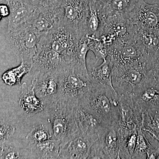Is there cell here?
I'll list each match as a JSON object with an SVG mask.
<instances>
[{
	"label": "cell",
	"instance_id": "cell-1",
	"mask_svg": "<svg viewBox=\"0 0 159 159\" xmlns=\"http://www.w3.org/2000/svg\"><path fill=\"white\" fill-rule=\"evenodd\" d=\"M92 79V87L84 95L80 102L104 125L117 123L119 96L109 87Z\"/></svg>",
	"mask_w": 159,
	"mask_h": 159
},
{
	"label": "cell",
	"instance_id": "cell-2",
	"mask_svg": "<svg viewBox=\"0 0 159 159\" xmlns=\"http://www.w3.org/2000/svg\"><path fill=\"white\" fill-rule=\"evenodd\" d=\"M75 106L57 99L46 107L52 125V139L59 140L61 144L68 141L79 132L74 116Z\"/></svg>",
	"mask_w": 159,
	"mask_h": 159
},
{
	"label": "cell",
	"instance_id": "cell-3",
	"mask_svg": "<svg viewBox=\"0 0 159 159\" xmlns=\"http://www.w3.org/2000/svg\"><path fill=\"white\" fill-rule=\"evenodd\" d=\"M149 76L146 63L113 65V85L119 96L133 95Z\"/></svg>",
	"mask_w": 159,
	"mask_h": 159
},
{
	"label": "cell",
	"instance_id": "cell-4",
	"mask_svg": "<svg viewBox=\"0 0 159 159\" xmlns=\"http://www.w3.org/2000/svg\"><path fill=\"white\" fill-rule=\"evenodd\" d=\"M40 35L31 25L26 22L7 30L6 39L21 61L32 64Z\"/></svg>",
	"mask_w": 159,
	"mask_h": 159
},
{
	"label": "cell",
	"instance_id": "cell-5",
	"mask_svg": "<svg viewBox=\"0 0 159 159\" xmlns=\"http://www.w3.org/2000/svg\"><path fill=\"white\" fill-rule=\"evenodd\" d=\"M58 77L59 93L57 99L74 105L79 103L93 84L92 77L89 80L80 76L74 70L71 63L58 72Z\"/></svg>",
	"mask_w": 159,
	"mask_h": 159
},
{
	"label": "cell",
	"instance_id": "cell-6",
	"mask_svg": "<svg viewBox=\"0 0 159 159\" xmlns=\"http://www.w3.org/2000/svg\"><path fill=\"white\" fill-rule=\"evenodd\" d=\"M70 63L51 48L47 33L40 35L37 51L32 60L30 73L33 76L48 72L58 73Z\"/></svg>",
	"mask_w": 159,
	"mask_h": 159
},
{
	"label": "cell",
	"instance_id": "cell-7",
	"mask_svg": "<svg viewBox=\"0 0 159 159\" xmlns=\"http://www.w3.org/2000/svg\"><path fill=\"white\" fill-rule=\"evenodd\" d=\"M120 136L117 123L105 125L91 148L88 159H120Z\"/></svg>",
	"mask_w": 159,
	"mask_h": 159
},
{
	"label": "cell",
	"instance_id": "cell-8",
	"mask_svg": "<svg viewBox=\"0 0 159 159\" xmlns=\"http://www.w3.org/2000/svg\"><path fill=\"white\" fill-rule=\"evenodd\" d=\"M47 35L52 49L60 54L67 62L71 63L74 61L79 40L75 32L61 21Z\"/></svg>",
	"mask_w": 159,
	"mask_h": 159
},
{
	"label": "cell",
	"instance_id": "cell-9",
	"mask_svg": "<svg viewBox=\"0 0 159 159\" xmlns=\"http://www.w3.org/2000/svg\"><path fill=\"white\" fill-rule=\"evenodd\" d=\"M108 57L113 65L146 63L149 56L136 41H117L109 50Z\"/></svg>",
	"mask_w": 159,
	"mask_h": 159
},
{
	"label": "cell",
	"instance_id": "cell-10",
	"mask_svg": "<svg viewBox=\"0 0 159 159\" xmlns=\"http://www.w3.org/2000/svg\"><path fill=\"white\" fill-rule=\"evenodd\" d=\"M62 8L61 22L82 37V28L89 6L90 0H56Z\"/></svg>",
	"mask_w": 159,
	"mask_h": 159
},
{
	"label": "cell",
	"instance_id": "cell-11",
	"mask_svg": "<svg viewBox=\"0 0 159 159\" xmlns=\"http://www.w3.org/2000/svg\"><path fill=\"white\" fill-rule=\"evenodd\" d=\"M62 8L59 3L39 7L29 16L27 23L39 35L48 33L62 19Z\"/></svg>",
	"mask_w": 159,
	"mask_h": 159
},
{
	"label": "cell",
	"instance_id": "cell-12",
	"mask_svg": "<svg viewBox=\"0 0 159 159\" xmlns=\"http://www.w3.org/2000/svg\"><path fill=\"white\" fill-rule=\"evenodd\" d=\"M127 16L138 28L159 31V5H150L144 0H139Z\"/></svg>",
	"mask_w": 159,
	"mask_h": 159
},
{
	"label": "cell",
	"instance_id": "cell-13",
	"mask_svg": "<svg viewBox=\"0 0 159 159\" xmlns=\"http://www.w3.org/2000/svg\"><path fill=\"white\" fill-rule=\"evenodd\" d=\"M131 96L134 103L142 113L149 110H159V83L152 76L149 75Z\"/></svg>",
	"mask_w": 159,
	"mask_h": 159
},
{
	"label": "cell",
	"instance_id": "cell-14",
	"mask_svg": "<svg viewBox=\"0 0 159 159\" xmlns=\"http://www.w3.org/2000/svg\"><path fill=\"white\" fill-rule=\"evenodd\" d=\"M117 124L121 129L134 130L142 127V112L134 103L131 95L119 96Z\"/></svg>",
	"mask_w": 159,
	"mask_h": 159
},
{
	"label": "cell",
	"instance_id": "cell-15",
	"mask_svg": "<svg viewBox=\"0 0 159 159\" xmlns=\"http://www.w3.org/2000/svg\"><path fill=\"white\" fill-rule=\"evenodd\" d=\"M35 94L46 107L58 98L59 82L58 73L48 72L33 76Z\"/></svg>",
	"mask_w": 159,
	"mask_h": 159
},
{
	"label": "cell",
	"instance_id": "cell-16",
	"mask_svg": "<svg viewBox=\"0 0 159 159\" xmlns=\"http://www.w3.org/2000/svg\"><path fill=\"white\" fill-rule=\"evenodd\" d=\"M106 23V16L100 0H90L88 11L82 28V36L99 37Z\"/></svg>",
	"mask_w": 159,
	"mask_h": 159
},
{
	"label": "cell",
	"instance_id": "cell-17",
	"mask_svg": "<svg viewBox=\"0 0 159 159\" xmlns=\"http://www.w3.org/2000/svg\"><path fill=\"white\" fill-rule=\"evenodd\" d=\"M96 142L80 133L61 144L60 159H88L91 148Z\"/></svg>",
	"mask_w": 159,
	"mask_h": 159
},
{
	"label": "cell",
	"instance_id": "cell-18",
	"mask_svg": "<svg viewBox=\"0 0 159 159\" xmlns=\"http://www.w3.org/2000/svg\"><path fill=\"white\" fill-rule=\"evenodd\" d=\"M74 111L80 133L97 141L99 130L105 125L80 102L75 106Z\"/></svg>",
	"mask_w": 159,
	"mask_h": 159
},
{
	"label": "cell",
	"instance_id": "cell-19",
	"mask_svg": "<svg viewBox=\"0 0 159 159\" xmlns=\"http://www.w3.org/2000/svg\"><path fill=\"white\" fill-rule=\"evenodd\" d=\"M18 100L20 107L28 115H35L45 109L43 102L35 94L33 80L30 85L24 83L20 87Z\"/></svg>",
	"mask_w": 159,
	"mask_h": 159
},
{
	"label": "cell",
	"instance_id": "cell-20",
	"mask_svg": "<svg viewBox=\"0 0 159 159\" xmlns=\"http://www.w3.org/2000/svg\"><path fill=\"white\" fill-rule=\"evenodd\" d=\"M89 50L87 37L84 35L77 42L75 58L71 63L76 73L85 79L90 80L91 75L86 65V57Z\"/></svg>",
	"mask_w": 159,
	"mask_h": 159
},
{
	"label": "cell",
	"instance_id": "cell-21",
	"mask_svg": "<svg viewBox=\"0 0 159 159\" xmlns=\"http://www.w3.org/2000/svg\"><path fill=\"white\" fill-rule=\"evenodd\" d=\"M135 39L149 57L159 50V31L140 29L137 27Z\"/></svg>",
	"mask_w": 159,
	"mask_h": 159
},
{
	"label": "cell",
	"instance_id": "cell-22",
	"mask_svg": "<svg viewBox=\"0 0 159 159\" xmlns=\"http://www.w3.org/2000/svg\"><path fill=\"white\" fill-rule=\"evenodd\" d=\"M107 18L114 15H127L135 8L139 0H100Z\"/></svg>",
	"mask_w": 159,
	"mask_h": 159
},
{
	"label": "cell",
	"instance_id": "cell-23",
	"mask_svg": "<svg viewBox=\"0 0 159 159\" xmlns=\"http://www.w3.org/2000/svg\"><path fill=\"white\" fill-rule=\"evenodd\" d=\"M61 142L51 139L30 147L39 159H60Z\"/></svg>",
	"mask_w": 159,
	"mask_h": 159
},
{
	"label": "cell",
	"instance_id": "cell-24",
	"mask_svg": "<svg viewBox=\"0 0 159 159\" xmlns=\"http://www.w3.org/2000/svg\"><path fill=\"white\" fill-rule=\"evenodd\" d=\"M120 159H133L136 145L137 129L134 130L119 128Z\"/></svg>",
	"mask_w": 159,
	"mask_h": 159
},
{
	"label": "cell",
	"instance_id": "cell-25",
	"mask_svg": "<svg viewBox=\"0 0 159 159\" xmlns=\"http://www.w3.org/2000/svg\"><path fill=\"white\" fill-rule=\"evenodd\" d=\"M108 57L100 65L93 68L91 77L100 84L109 87L116 93L112 82L113 64Z\"/></svg>",
	"mask_w": 159,
	"mask_h": 159
},
{
	"label": "cell",
	"instance_id": "cell-26",
	"mask_svg": "<svg viewBox=\"0 0 159 159\" xmlns=\"http://www.w3.org/2000/svg\"><path fill=\"white\" fill-rule=\"evenodd\" d=\"M32 64L21 61L20 64L14 68L6 71L2 76L3 81L8 85L13 86L20 84L23 77L31 71Z\"/></svg>",
	"mask_w": 159,
	"mask_h": 159
},
{
	"label": "cell",
	"instance_id": "cell-27",
	"mask_svg": "<svg viewBox=\"0 0 159 159\" xmlns=\"http://www.w3.org/2000/svg\"><path fill=\"white\" fill-rule=\"evenodd\" d=\"M142 128L148 134L159 135V110H149L142 112Z\"/></svg>",
	"mask_w": 159,
	"mask_h": 159
},
{
	"label": "cell",
	"instance_id": "cell-28",
	"mask_svg": "<svg viewBox=\"0 0 159 159\" xmlns=\"http://www.w3.org/2000/svg\"><path fill=\"white\" fill-rule=\"evenodd\" d=\"M52 138V134L43 124L33 126L26 137L30 147Z\"/></svg>",
	"mask_w": 159,
	"mask_h": 159
},
{
	"label": "cell",
	"instance_id": "cell-29",
	"mask_svg": "<svg viewBox=\"0 0 159 159\" xmlns=\"http://www.w3.org/2000/svg\"><path fill=\"white\" fill-rule=\"evenodd\" d=\"M86 35L87 37L89 50L93 52L97 62L100 60H106L109 56V48L102 43L98 37Z\"/></svg>",
	"mask_w": 159,
	"mask_h": 159
},
{
	"label": "cell",
	"instance_id": "cell-30",
	"mask_svg": "<svg viewBox=\"0 0 159 159\" xmlns=\"http://www.w3.org/2000/svg\"><path fill=\"white\" fill-rule=\"evenodd\" d=\"M152 147L151 144L143 133L142 127L137 129L136 145L133 159L142 158L147 151Z\"/></svg>",
	"mask_w": 159,
	"mask_h": 159
},
{
	"label": "cell",
	"instance_id": "cell-31",
	"mask_svg": "<svg viewBox=\"0 0 159 159\" xmlns=\"http://www.w3.org/2000/svg\"><path fill=\"white\" fill-rule=\"evenodd\" d=\"M16 129L5 120L0 119V143L6 144V142L13 136Z\"/></svg>",
	"mask_w": 159,
	"mask_h": 159
},
{
	"label": "cell",
	"instance_id": "cell-32",
	"mask_svg": "<svg viewBox=\"0 0 159 159\" xmlns=\"http://www.w3.org/2000/svg\"><path fill=\"white\" fill-rule=\"evenodd\" d=\"M147 68L149 75L155 78H159V49L148 58Z\"/></svg>",
	"mask_w": 159,
	"mask_h": 159
},
{
	"label": "cell",
	"instance_id": "cell-33",
	"mask_svg": "<svg viewBox=\"0 0 159 159\" xmlns=\"http://www.w3.org/2000/svg\"><path fill=\"white\" fill-rule=\"evenodd\" d=\"M22 158L17 150L12 146L6 145L1 159H12Z\"/></svg>",
	"mask_w": 159,
	"mask_h": 159
},
{
	"label": "cell",
	"instance_id": "cell-34",
	"mask_svg": "<svg viewBox=\"0 0 159 159\" xmlns=\"http://www.w3.org/2000/svg\"><path fill=\"white\" fill-rule=\"evenodd\" d=\"M36 8L42 6H47L54 5L57 2L56 0H30Z\"/></svg>",
	"mask_w": 159,
	"mask_h": 159
},
{
	"label": "cell",
	"instance_id": "cell-35",
	"mask_svg": "<svg viewBox=\"0 0 159 159\" xmlns=\"http://www.w3.org/2000/svg\"><path fill=\"white\" fill-rule=\"evenodd\" d=\"M146 159H155L159 158V148L152 147L146 153Z\"/></svg>",
	"mask_w": 159,
	"mask_h": 159
},
{
	"label": "cell",
	"instance_id": "cell-36",
	"mask_svg": "<svg viewBox=\"0 0 159 159\" xmlns=\"http://www.w3.org/2000/svg\"><path fill=\"white\" fill-rule=\"evenodd\" d=\"M0 15L2 18L9 17L10 9L7 4L0 2Z\"/></svg>",
	"mask_w": 159,
	"mask_h": 159
},
{
	"label": "cell",
	"instance_id": "cell-37",
	"mask_svg": "<svg viewBox=\"0 0 159 159\" xmlns=\"http://www.w3.org/2000/svg\"><path fill=\"white\" fill-rule=\"evenodd\" d=\"M6 145V144H2V143H0V159H1L2 155Z\"/></svg>",
	"mask_w": 159,
	"mask_h": 159
},
{
	"label": "cell",
	"instance_id": "cell-38",
	"mask_svg": "<svg viewBox=\"0 0 159 159\" xmlns=\"http://www.w3.org/2000/svg\"><path fill=\"white\" fill-rule=\"evenodd\" d=\"M149 136L152 138V139H156L159 142V135H156L154 134H149Z\"/></svg>",
	"mask_w": 159,
	"mask_h": 159
},
{
	"label": "cell",
	"instance_id": "cell-39",
	"mask_svg": "<svg viewBox=\"0 0 159 159\" xmlns=\"http://www.w3.org/2000/svg\"><path fill=\"white\" fill-rule=\"evenodd\" d=\"M2 16H1V15H0V21H1V20H2Z\"/></svg>",
	"mask_w": 159,
	"mask_h": 159
},
{
	"label": "cell",
	"instance_id": "cell-40",
	"mask_svg": "<svg viewBox=\"0 0 159 159\" xmlns=\"http://www.w3.org/2000/svg\"><path fill=\"white\" fill-rule=\"evenodd\" d=\"M157 80H158V81L159 83V78H156Z\"/></svg>",
	"mask_w": 159,
	"mask_h": 159
},
{
	"label": "cell",
	"instance_id": "cell-41",
	"mask_svg": "<svg viewBox=\"0 0 159 159\" xmlns=\"http://www.w3.org/2000/svg\"><path fill=\"white\" fill-rule=\"evenodd\" d=\"M2 0H0V2H2Z\"/></svg>",
	"mask_w": 159,
	"mask_h": 159
}]
</instances>
